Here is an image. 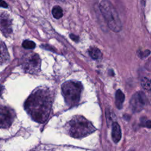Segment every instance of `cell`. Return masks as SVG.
Listing matches in <instances>:
<instances>
[{
  "instance_id": "obj_1",
  "label": "cell",
  "mask_w": 151,
  "mask_h": 151,
  "mask_svg": "<svg viewBox=\"0 0 151 151\" xmlns=\"http://www.w3.org/2000/svg\"><path fill=\"white\" fill-rule=\"evenodd\" d=\"M52 106V94L45 87H38L32 91L24 104L28 114L35 122L44 123L48 118Z\"/></svg>"
},
{
  "instance_id": "obj_2",
  "label": "cell",
  "mask_w": 151,
  "mask_h": 151,
  "mask_svg": "<svg viewBox=\"0 0 151 151\" xmlns=\"http://www.w3.org/2000/svg\"><path fill=\"white\" fill-rule=\"evenodd\" d=\"M67 130L71 137L81 138L92 133L96 129L88 120L78 116L74 117L68 122Z\"/></svg>"
},
{
  "instance_id": "obj_3",
  "label": "cell",
  "mask_w": 151,
  "mask_h": 151,
  "mask_svg": "<svg viewBox=\"0 0 151 151\" xmlns=\"http://www.w3.org/2000/svg\"><path fill=\"white\" fill-rule=\"evenodd\" d=\"M99 8L110 29L116 32H119L122 28V22L113 5L110 1L104 0L100 2Z\"/></svg>"
},
{
  "instance_id": "obj_4",
  "label": "cell",
  "mask_w": 151,
  "mask_h": 151,
  "mask_svg": "<svg viewBox=\"0 0 151 151\" xmlns=\"http://www.w3.org/2000/svg\"><path fill=\"white\" fill-rule=\"evenodd\" d=\"M83 86L80 82L68 81L61 86L62 93L66 104L70 106L77 105L80 99Z\"/></svg>"
},
{
  "instance_id": "obj_5",
  "label": "cell",
  "mask_w": 151,
  "mask_h": 151,
  "mask_svg": "<svg viewBox=\"0 0 151 151\" xmlns=\"http://www.w3.org/2000/svg\"><path fill=\"white\" fill-rule=\"evenodd\" d=\"M41 60L37 53L29 52L25 54L21 60L23 70L29 74H36L40 71Z\"/></svg>"
},
{
  "instance_id": "obj_6",
  "label": "cell",
  "mask_w": 151,
  "mask_h": 151,
  "mask_svg": "<svg viewBox=\"0 0 151 151\" xmlns=\"http://www.w3.org/2000/svg\"><path fill=\"white\" fill-rule=\"evenodd\" d=\"M0 31L6 37H8L12 32V21L9 14L0 10Z\"/></svg>"
},
{
  "instance_id": "obj_7",
  "label": "cell",
  "mask_w": 151,
  "mask_h": 151,
  "mask_svg": "<svg viewBox=\"0 0 151 151\" xmlns=\"http://www.w3.org/2000/svg\"><path fill=\"white\" fill-rule=\"evenodd\" d=\"M14 119V111L6 107H0V128H8Z\"/></svg>"
},
{
  "instance_id": "obj_8",
  "label": "cell",
  "mask_w": 151,
  "mask_h": 151,
  "mask_svg": "<svg viewBox=\"0 0 151 151\" xmlns=\"http://www.w3.org/2000/svg\"><path fill=\"white\" fill-rule=\"evenodd\" d=\"M145 104V95L142 92H137L134 94L130 100V107L133 112L140 111Z\"/></svg>"
},
{
  "instance_id": "obj_9",
  "label": "cell",
  "mask_w": 151,
  "mask_h": 151,
  "mask_svg": "<svg viewBox=\"0 0 151 151\" xmlns=\"http://www.w3.org/2000/svg\"><path fill=\"white\" fill-rule=\"evenodd\" d=\"M111 137L113 142L118 143L122 137V132L119 124L117 122H113L111 128Z\"/></svg>"
},
{
  "instance_id": "obj_10",
  "label": "cell",
  "mask_w": 151,
  "mask_h": 151,
  "mask_svg": "<svg viewBox=\"0 0 151 151\" xmlns=\"http://www.w3.org/2000/svg\"><path fill=\"white\" fill-rule=\"evenodd\" d=\"M9 60V55L5 44L0 41V65L6 63Z\"/></svg>"
},
{
  "instance_id": "obj_11",
  "label": "cell",
  "mask_w": 151,
  "mask_h": 151,
  "mask_svg": "<svg viewBox=\"0 0 151 151\" xmlns=\"http://www.w3.org/2000/svg\"><path fill=\"white\" fill-rule=\"evenodd\" d=\"M115 104L116 107L119 109H121L123 107V104L124 101L125 96L124 93L120 90V89H118L116 92L115 95Z\"/></svg>"
},
{
  "instance_id": "obj_12",
  "label": "cell",
  "mask_w": 151,
  "mask_h": 151,
  "mask_svg": "<svg viewBox=\"0 0 151 151\" xmlns=\"http://www.w3.org/2000/svg\"><path fill=\"white\" fill-rule=\"evenodd\" d=\"M88 53L91 57L94 60L99 59L101 55V53L100 50L96 47H91L88 50Z\"/></svg>"
},
{
  "instance_id": "obj_13",
  "label": "cell",
  "mask_w": 151,
  "mask_h": 151,
  "mask_svg": "<svg viewBox=\"0 0 151 151\" xmlns=\"http://www.w3.org/2000/svg\"><path fill=\"white\" fill-rule=\"evenodd\" d=\"M52 14L53 17L56 19L61 18L63 15L62 8L58 5L54 6L52 9Z\"/></svg>"
},
{
  "instance_id": "obj_14",
  "label": "cell",
  "mask_w": 151,
  "mask_h": 151,
  "mask_svg": "<svg viewBox=\"0 0 151 151\" xmlns=\"http://www.w3.org/2000/svg\"><path fill=\"white\" fill-rule=\"evenodd\" d=\"M142 87L146 90H151V80L147 78H143L141 81Z\"/></svg>"
},
{
  "instance_id": "obj_15",
  "label": "cell",
  "mask_w": 151,
  "mask_h": 151,
  "mask_svg": "<svg viewBox=\"0 0 151 151\" xmlns=\"http://www.w3.org/2000/svg\"><path fill=\"white\" fill-rule=\"evenodd\" d=\"M22 47L26 49H34L35 47V43L34 41L25 40L22 44Z\"/></svg>"
},
{
  "instance_id": "obj_16",
  "label": "cell",
  "mask_w": 151,
  "mask_h": 151,
  "mask_svg": "<svg viewBox=\"0 0 151 151\" xmlns=\"http://www.w3.org/2000/svg\"><path fill=\"white\" fill-rule=\"evenodd\" d=\"M143 126L147 128H151V120H148L145 122V124H143Z\"/></svg>"
},
{
  "instance_id": "obj_17",
  "label": "cell",
  "mask_w": 151,
  "mask_h": 151,
  "mask_svg": "<svg viewBox=\"0 0 151 151\" xmlns=\"http://www.w3.org/2000/svg\"><path fill=\"white\" fill-rule=\"evenodd\" d=\"M70 38H71L73 40H74V41H77L78 40V37L77 36H76V35H74V34H70Z\"/></svg>"
},
{
  "instance_id": "obj_18",
  "label": "cell",
  "mask_w": 151,
  "mask_h": 151,
  "mask_svg": "<svg viewBox=\"0 0 151 151\" xmlns=\"http://www.w3.org/2000/svg\"><path fill=\"white\" fill-rule=\"evenodd\" d=\"M0 6L3 7V8H6L8 6L7 4L3 1H0Z\"/></svg>"
},
{
  "instance_id": "obj_19",
  "label": "cell",
  "mask_w": 151,
  "mask_h": 151,
  "mask_svg": "<svg viewBox=\"0 0 151 151\" xmlns=\"http://www.w3.org/2000/svg\"><path fill=\"white\" fill-rule=\"evenodd\" d=\"M4 86H2V85L0 84V96H1V94H2V93H3V91H4Z\"/></svg>"
}]
</instances>
